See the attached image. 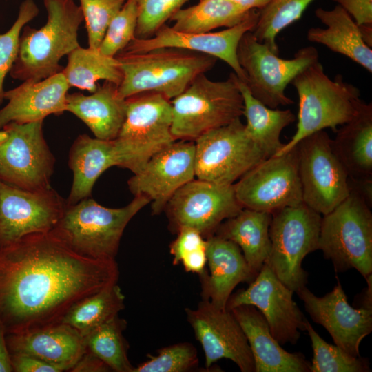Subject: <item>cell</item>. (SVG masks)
<instances>
[{
  "mask_svg": "<svg viewBox=\"0 0 372 372\" xmlns=\"http://www.w3.org/2000/svg\"><path fill=\"white\" fill-rule=\"evenodd\" d=\"M69 371L106 372L111 371V369L100 358L85 349V352Z\"/></svg>",
  "mask_w": 372,
  "mask_h": 372,
  "instance_id": "cell-46",
  "label": "cell"
},
{
  "mask_svg": "<svg viewBox=\"0 0 372 372\" xmlns=\"http://www.w3.org/2000/svg\"><path fill=\"white\" fill-rule=\"evenodd\" d=\"M230 311L247 338L254 360L255 372H310V363L303 354L289 353L281 347L256 307L242 304Z\"/></svg>",
  "mask_w": 372,
  "mask_h": 372,
  "instance_id": "cell-25",
  "label": "cell"
},
{
  "mask_svg": "<svg viewBox=\"0 0 372 372\" xmlns=\"http://www.w3.org/2000/svg\"><path fill=\"white\" fill-rule=\"evenodd\" d=\"M144 165L136 148L121 138L102 140L81 134L69 151L68 166L73 180L67 203L75 204L90 197L94 183L110 167L118 166L136 174Z\"/></svg>",
  "mask_w": 372,
  "mask_h": 372,
  "instance_id": "cell-17",
  "label": "cell"
},
{
  "mask_svg": "<svg viewBox=\"0 0 372 372\" xmlns=\"http://www.w3.org/2000/svg\"><path fill=\"white\" fill-rule=\"evenodd\" d=\"M337 280L334 288L322 297L316 296L306 286L296 293L313 321L325 328L335 344L358 357L362 340L372 331V309L352 307Z\"/></svg>",
  "mask_w": 372,
  "mask_h": 372,
  "instance_id": "cell-21",
  "label": "cell"
},
{
  "mask_svg": "<svg viewBox=\"0 0 372 372\" xmlns=\"http://www.w3.org/2000/svg\"><path fill=\"white\" fill-rule=\"evenodd\" d=\"M6 335V333L0 322V372L12 371Z\"/></svg>",
  "mask_w": 372,
  "mask_h": 372,
  "instance_id": "cell-49",
  "label": "cell"
},
{
  "mask_svg": "<svg viewBox=\"0 0 372 372\" xmlns=\"http://www.w3.org/2000/svg\"><path fill=\"white\" fill-rule=\"evenodd\" d=\"M43 121L11 122L0 129V180L36 191L50 187L55 158L43 135Z\"/></svg>",
  "mask_w": 372,
  "mask_h": 372,
  "instance_id": "cell-11",
  "label": "cell"
},
{
  "mask_svg": "<svg viewBox=\"0 0 372 372\" xmlns=\"http://www.w3.org/2000/svg\"><path fill=\"white\" fill-rule=\"evenodd\" d=\"M187 320L203 349L205 366L220 359L233 361L242 372H255L247 338L230 310L203 300L194 309H185Z\"/></svg>",
  "mask_w": 372,
  "mask_h": 372,
  "instance_id": "cell-18",
  "label": "cell"
},
{
  "mask_svg": "<svg viewBox=\"0 0 372 372\" xmlns=\"http://www.w3.org/2000/svg\"><path fill=\"white\" fill-rule=\"evenodd\" d=\"M10 359L12 371L14 372H62L54 365L32 355L10 353Z\"/></svg>",
  "mask_w": 372,
  "mask_h": 372,
  "instance_id": "cell-44",
  "label": "cell"
},
{
  "mask_svg": "<svg viewBox=\"0 0 372 372\" xmlns=\"http://www.w3.org/2000/svg\"><path fill=\"white\" fill-rule=\"evenodd\" d=\"M313 0H271L259 10L258 21L251 31L255 38L279 54L278 34L299 20Z\"/></svg>",
  "mask_w": 372,
  "mask_h": 372,
  "instance_id": "cell-36",
  "label": "cell"
},
{
  "mask_svg": "<svg viewBox=\"0 0 372 372\" xmlns=\"http://www.w3.org/2000/svg\"><path fill=\"white\" fill-rule=\"evenodd\" d=\"M269 229L270 251L265 263L293 292L305 287V256L318 249L322 216L303 202L273 211Z\"/></svg>",
  "mask_w": 372,
  "mask_h": 372,
  "instance_id": "cell-8",
  "label": "cell"
},
{
  "mask_svg": "<svg viewBox=\"0 0 372 372\" xmlns=\"http://www.w3.org/2000/svg\"><path fill=\"white\" fill-rule=\"evenodd\" d=\"M304 325L311 341L313 353L310 372L371 371L367 359L353 356L337 345L327 343L318 335L307 318Z\"/></svg>",
  "mask_w": 372,
  "mask_h": 372,
  "instance_id": "cell-37",
  "label": "cell"
},
{
  "mask_svg": "<svg viewBox=\"0 0 372 372\" xmlns=\"http://www.w3.org/2000/svg\"><path fill=\"white\" fill-rule=\"evenodd\" d=\"M125 101V118L116 138L130 143L150 158L176 141L172 134L169 99L160 93L143 92Z\"/></svg>",
  "mask_w": 372,
  "mask_h": 372,
  "instance_id": "cell-22",
  "label": "cell"
},
{
  "mask_svg": "<svg viewBox=\"0 0 372 372\" xmlns=\"http://www.w3.org/2000/svg\"><path fill=\"white\" fill-rule=\"evenodd\" d=\"M372 275L369 276L367 278H366L368 287L366 288L365 292L364 293L362 297V305L361 307L366 308V309H372V302H371V280Z\"/></svg>",
  "mask_w": 372,
  "mask_h": 372,
  "instance_id": "cell-51",
  "label": "cell"
},
{
  "mask_svg": "<svg viewBox=\"0 0 372 372\" xmlns=\"http://www.w3.org/2000/svg\"><path fill=\"white\" fill-rule=\"evenodd\" d=\"M350 191L360 196L371 207L372 205V178L352 179L349 178Z\"/></svg>",
  "mask_w": 372,
  "mask_h": 372,
  "instance_id": "cell-48",
  "label": "cell"
},
{
  "mask_svg": "<svg viewBox=\"0 0 372 372\" xmlns=\"http://www.w3.org/2000/svg\"><path fill=\"white\" fill-rule=\"evenodd\" d=\"M358 26L372 25V0H333Z\"/></svg>",
  "mask_w": 372,
  "mask_h": 372,
  "instance_id": "cell-45",
  "label": "cell"
},
{
  "mask_svg": "<svg viewBox=\"0 0 372 372\" xmlns=\"http://www.w3.org/2000/svg\"><path fill=\"white\" fill-rule=\"evenodd\" d=\"M47 21L39 29L25 25L10 76L22 81H39L61 72V59L80 46L78 30L83 21L74 0H43Z\"/></svg>",
  "mask_w": 372,
  "mask_h": 372,
  "instance_id": "cell-2",
  "label": "cell"
},
{
  "mask_svg": "<svg viewBox=\"0 0 372 372\" xmlns=\"http://www.w3.org/2000/svg\"><path fill=\"white\" fill-rule=\"evenodd\" d=\"M242 208L273 213L302 202L296 145L263 160L234 184Z\"/></svg>",
  "mask_w": 372,
  "mask_h": 372,
  "instance_id": "cell-13",
  "label": "cell"
},
{
  "mask_svg": "<svg viewBox=\"0 0 372 372\" xmlns=\"http://www.w3.org/2000/svg\"><path fill=\"white\" fill-rule=\"evenodd\" d=\"M34 0H24L20 4L17 17L11 28L0 34V105L4 101L3 83L16 60L19 38L23 28L39 14Z\"/></svg>",
  "mask_w": 372,
  "mask_h": 372,
  "instance_id": "cell-39",
  "label": "cell"
},
{
  "mask_svg": "<svg viewBox=\"0 0 372 372\" xmlns=\"http://www.w3.org/2000/svg\"><path fill=\"white\" fill-rule=\"evenodd\" d=\"M125 296L117 283L90 295L74 304L61 322L78 331L82 336L107 322L125 307Z\"/></svg>",
  "mask_w": 372,
  "mask_h": 372,
  "instance_id": "cell-34",
  "label": "cell"
},
{
  "mask_svg": "<svg viewBox=\"0 0 372 372\" xmlns=\"http://www.w3.org/2000/svg\"><path fill=\"white\" fill-rule=\"evenodd\" d=\"M269 156L248 135L238 118L195 141V176L218 185H234Z\"/></svg>",
  "mask_w": 372,
  "mask_h": 372,
  "instance_id": "cell-10",
  "label": "cell"
},
{
  "mask_svg": "<svg viewBox=\"0 0 372 372\" xmlns=\"http://www.w3.org/2000/svg\"><path fill=\"white\" fill-rule=\"evenodd\" d=\"M240 7L249 10H261L268 5L271 0H231Z\"/></svg>",
  "mask_w": 372,
  "mask_h": 372,
  "instance_id": "cell-50",
  "label": "cell"
},
{
  "mask_svg": "<svg viewBox=\"0 0 372 372\" xmlns=\"http://www.w3.org/2000/svg\"><path fill=\"white\" fill-rule=\"evenodd\" d=\"M198 353L189 342L163 347L157 355L134 367L133 372H185L198 365Z\"/></svg>",
  "mask_w": 372,
  "mask_h": 372,
  "instance_id": "cell-40",
  "label": "cell"
},
{
  "mask_svg": "<svg viewBox=\"0 0 372 372\" xmlns=\"http://www.w3.org/2000/svg\"><path fill=\"white\" fill-rule=\"evenodd\" d=\"M177 237L169 245L173 256L172 263L177 265L186 256L207 247L206 238L200 233L192 228H183L177 232Z\"/></svg>",
  "mask_w": 372,
  "mask_h": 372,
  "instance_id": "cell-43",
  "label": "cell"
},
{
  "mask_svg": "<svg viewBox=\"0 0 372 372\" xmlns=\"http://www.w3.org/2000/svg\"><path fill=\"white\" fill-rule=\"evenodd\" d=\"M138 17L135 38L145 39L154 34L189 0H135Z\"/></svg>",
  "mask_w": 372,
  "mask_h": 372,
  "instance_id": "cell-42",
  "label": "cell"
},
{
  "mask_svg": "<svg viewBox=\"0 0 372 372\" xmlns=\"http://www.w3.org/2000/svg\"><path fill=\"white\" fill-rule=\"evenodd\" d=\"M149 200L135 196L126 206L110 208L90 197L68 204L50 231L76 253L97 260H115L124 229Z\"/></svg>",
  "mask_w": 372,
  "mask_h": 372,
  "instance_id": "cell-5",
  "label": "cell"
},
{
  "mask_svg": "<svg viewBox=\"0 0 372 372\" xmlns=\"http://www.w3.org/2000/svg\"><path fill=\"white\" fill-rule=\"evenodd\" d=\"M293 291L265 263L246 289L231 293L226 309L249 304L256 307L266 319L270 331L280 344H295L305 330V316L293 299Z\"/></svg>",
  "mask_w": 372,
  "mask_h": 372,
  "instance_id": "cell-15",
  "label": "cell"
},
{
  "mask_svg": "<svg viewBox=\"0 0 372 372\" xmlns=\"http://www.w3.org/2000/svg\"><path fill=\"white\" fill-rule=\"evenodd\" d=\"M335 133L333 147L349 178H372V104L364 103Z\"/></svg>",
  "mask_w": 372,
  "mask_h": 372,
  "instance_id": "cell-30",
  "label": "cell"
},
{
  "mask_svg": "<svg viewBox=\"0 0 372 372\" xmlns=\"http://www.w3.org/2000/svg\"><path fill=\"white\" fill-rule=\"evenodd\" d=\"M237 58L251 94L266 106L278 108L294 103L285 94L286 87L299 72L319 61V54L314 47L306 46L292 59H282L249 31L239 41Z\"/></svg>",
  "mask_w": 372,
  "mask_h": 372,
  "instance_id": "cell-9",
  "label": "cell"
},
{
  "mask_svg": "<svg viewBox=\"0 0 372 372\" xmlns=\"http://www.w3.org/2000/svg\"><path fill=\"white\" fill-rule=\"evenodd\" d=\"M258 15L259 10L251 9L248 16L236 25L205 33L178 32L165 24L152 37L135 38L119 53H141L167 47L182 48L221 59L245 83L246 74L238 63L237 48L243 34L255 28Z\"/></svg>",
  "mask_w": 372,
  "mask_h": 372,
  "instance_id": "cell-20",
  "label": "cell"
},
{
  "mask_svg": "<svg viewBox=\"0 0 372 372\" xmlns=\"http://www.w3.org/2000/svg\"><path fill=\"white\" fill-rule=\"evenodd\" d=\"M358 194L348 197L321 220L318 249L335 271L356 269L365 279L372 273V213Z\"/></svg>",
  "mask_w": 372,
  "mask_h": 372,
  "instance_id": "cell-7",
  "label": "cell"
},
{
  "mask_svg": "<svg viewBox=\"0 0 372 372\" xmlns=\"http://www.w3.org/2000/svg\"><path fill=\"white\" fill-rule=\"evenodd\" d=\"M6 339L9 354L32 355L62 371H69L85 351L81 334L62 322L31 331L7 333Z\"/></svg>",
  "mask_w": 372,
  "mask_h": 372,
  "instance_id": "cell-26",
  "label": "cell"
},
{
  "mask_svg": "<svg viewBox=\"0 0 372 372\" xmlns=\"http://www.w3.org/2000/svg\"><path fill=\"white\" fill-rule=\"evenodd\" d=\"M65 112L81 120L95 138L115 139L125 118L126 101L118 92V85L104 81L90 95L68 94Z\"/></svg>",
  "mask_w": 372,
  "mask_h": 372,
  "instance_id": "cell-27",
  "label": "cell"
},
{
  "mask_svg": "<svg viewBox=\"0 0 372 372\" xmlns=\"http://www.w3.org/2000/svg\"><path fill=\"white\" fill-rule=\"evenodd\" d=\"M165 209L170 227L176 233L183 228H192L207 238L242 207L236 197L234 185H218L197 178L178 189Z\"/></svg>",
  "mask_w": 372,
  "mask_h": 372,
  "instance_id": "cell-14",
  "label": "cell"
},
{
  "mask_svg": "<svg viewBox=\"0 0 372 372\" xmlns=\"http://www.w3.org/2000/svg\"><path fill=\"white\" fill-rule=\"evenodd\" d=\"M138 17L136 1L127 0L110 21L99 51L103 55L115 57L135 39Z\"/></svg>",
  "mask_w": 372,
  "mask_h": 372,
  "instance_id": "cell-38",
  "label": "cell"
},
{
  "mask_svg": "<svg viewBox=\"0 0 372 372\" xmlns=\"http://www.w3.org/2000/svg\"><path fill=\"white\" fill-rule=\"evenodd\" d=\"M115 260L79 255L51 231L0 245V322L6 334L61 323L81 299L117 283Z\"/></svg>",
  "mask_w": 372,
  "mask_h": 372,
  "instance_id": "cell-1",
  "label": "cell"
},
{
  "mask_svg": "<svg viewBox=\"0 0 372 372\" xmlns=\"http://www.w3.org/2000/svg\"><path fill=\"white\" fill-rule=\"evenodd\" d=\"M315 14L327 28H309L307 39L347 56L371 73L372 50L353 19L339 5L330 10L318 8Z\"/></svg>",
  "mask_w": 372,
  "mask_h": 372,
  "instance_id": "cell-28",
  "label": "cell"
},
{
  "mask_svg": "<svg viewBox=\"0 0 372 372\" xmlns=\"http://www.w3.org/2000/svg\"><path fill=\"white\" fill-rule=\"evenodd\" d=\"M180 263L186 271L200 275L205 270L207 263L206 249L199 250L185 257Z\"/></svg>",
  "mask_w": 372,
  "mask_h": 372,
  "instance_id": "cell-47",
  "label": "cell"
},
{
  "mask_svg": "<svg viewBox=\"0 0 372 372\" xmlns=\"http://www.w3.org/2000/svg\"><path fill=\"white\" fill-rule=\"evenodd\" d=\"M296 147L302 202L324 216L349 195L348 174L324 130L304 137Z\"/></svg>",
  "mask_w": 372,
  "mask_h": 372,
  "instance_id": "cell-12",
  "label": "cell"
},
{
  "mask_svg": "<svg viewBox=\"0 0 372 372\" xmlns=\"http://www.w3.org/2000/svg\"><path fill=\"white\" fill-rule=\"evenodd\" d=\"M126 324L117 315L83 336L85 349L116 372H133L134 369L128 359L127 345L123 335Z\"/></svg>",
  "mask_w": 372,
  "mask_h": 372,
  "instance_id": "cell-35",
  "label": "cell"
},
{
  "mask_svg": "<svg viewBox=\"0 0 372 372\" xmlns=\"http://www.w3.org/2000/svg\"><path fill=\"white\" fill-rule=\"evenodd\" d=\"M247 10L231 0H200L192 6L180 8L170 21L172 29L187 33L209 32L218 28L233 27L249 14Z\"/></svg>",
  "mask_w": 372,
  "mask_h": 372,
  "instance_id": "cell-32",
  "label": "cell"
},
{
  "mask_svg": "<svg viewBox=\"0 0 372 372\" xmlns=\"http://www.w3.org/2000/svg\"><path fill=\"white\" fill-rule=\"evenodd\" d=\"M206 269L199 275L203 300L226 309L234 288L240 282H251L257 276L249 267L241 249L234 242L212 235L206 238Z\"/></svg>",
  "mask_w": 372,
  "mask_h": 372,
  "instance_id": "cell-24",
  "label": "cell"
},
{
  "mask_svg": "<svg viewBox=\"0 0 372 372\" xmlns=\"http://www.w3.org/2000/svg\"><path fill=\"white\" fill-rule=\"evenodd\" d=\"M291 84L299 100L296 131L275 155L288 152L314 132L326 128L335 132L339 125L352 120L365 103L357 87L345 82L340 74L331 79L319 61L299 72Z\"/></svg>",
  "mask_w": 372,
  "mask_h": 372,
  "instance_id": "cell-3",
  "label": "cell"
},
{
  "mask_svg": "<svg viewBox=\"0 0 372 372\" xmlns=\"http://www.w3.org/2000/svg\"><path fill=\"white\" fill-rule=\"evenodd\" d=\"M271 217L269 212L242 208L236 216L223 221L214 235L236 243L250 269L258 274L270 251Z\"/></svg>",
  "mask_w": 372,
  "mask_h": 372,
  "instance_id": "cell-29",
  "label": "cell"
},
{
  "mask_svg": "<svg viewBox=\"0 0 372 372\" xmlns=\"http://www.w3.org/2000/svg\"><path fill=\"white\" fill-rule=\"evenodd\" d=\"M66 205V200L51 187L30 191L0 180V245L50 231Z\"/></svg>",
  "mask_w": 372,
  "mask_h": 372,
  "instance_id": "cell-16",
  "label": "cell"
},
{
  "mask_svg": "<svg viewBox=\"0 0 372 372\" xmlns=\"http://www.w3.org/2000/svg\"><path fill=\"white\" fill-rule=\"evenodd\" d=\"M232 74L243 99L248 135L270 156L276 154L285 145L280 141L281 132L296 120L294 114L290 110L266 106L251 94L245 83L234 72Z\"/></svg>",
  "mask_w": 372,
  "mask_h": 372,
  "instance_id": "cell-31",
  "label": "cell"
},
{
  "mask_svg": "<svg viewBox=\"0 0 372 372\" xmlns=\"http://www.w3.org/2000/svg\"><path fill=\"white\" fill-rule=\"evenodd\" d=\"M172 134L176 140L195 141L212 130L243 115L242 94L232 72L225 81H214L205 74L171 101Z\"/></svg>",
  "mask_w": 372,
  "mask_h": 372,
  "instance_id": "cell-6",
  "label": "cell"
},
{
  "mask_svg": "<svg viewBox=\"0 0 372 372\" xmlns=\"http://www.w3.org/2000/svg\"><path fill=\"white\" fill-rule=\"evenodd\" d=\"M68 85L94 92L101 80L120 85L123 73L116 57L102 54L99 50L78 47L68 55L61 72Z\"/></svg>",
  "mask_w": 372,
  "mask_h": 372,
  "instance_id": "cell-33",
  "label": "cell"
},
{
  "mask_svg": "<svg viewBox=\"0 0 372 372\" xmlns=\"http://www.w3.org/2000/svg\"><path fill=\"white\" fill-rule=\"evenodd\" d=\"M70 88L61 72L39 81H25L4 92L7 103L0 109V129L11 122L27 123L65 112Z\"/></svg>",
  "mask_w": 372,
  "mask_h": 372,
  "instance_id": "cell-23",
  "label": "cell"
},
{
  "mask_svg": "<svg viewBox=\"0 0 372 372\" xmlns=\"http://www.w3.org/2000/svg\"><path fill=\"white\" fill-rule=\"evenodd\" d=\"M194 176L195 143L176 140L155 153L127 184L134 196L147 197L152 213L159 214L174 193Z\"/></svg>",
  "mask_w": 372,
  "mask_h": 372,
  "instance_id": "cell-19",
  "label": "cell"
},
{
  "mask_svg": "<svg viewBox=\"0 0 372 372\" xmlns=\"http://www.w3.org/2000/svg\"><path fill=\"white\" fill-rule=\"evenodd\" d=\"M127 0H79L89 48L99 50L105 31Z\"/></svg>",
  "mask_w": 372,
  "mask_h": 372,
  "instance_id": "cell-41",
  "label": "cell"
},
{
  "mask_svg": "<svg viewBox=\"0 0 372 372\" xmlns=\"http://www.w3.org/2000/svg\"><path fill=\"white\" fill-rule=\"evenodd\" d=\"M115 57L123 73L118 92L123 99L156 92L173 99L217 61L205 54L169 47L141 53H118Z\"/></svg>",
  "mask_w": 372,
  "mask_h": 372,
  "instance_id": "cell-4",
  "label": "cell"
}]
</instances>
